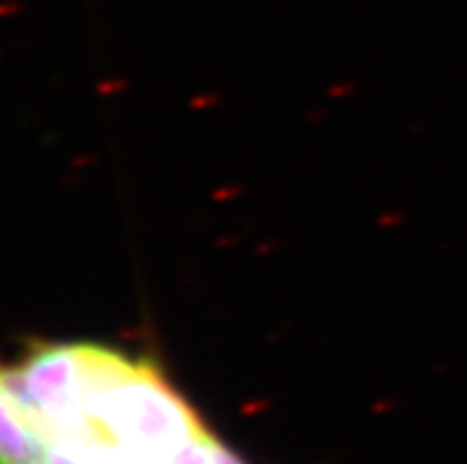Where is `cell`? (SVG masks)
<instances>
[{
    "label": "cell",
    "mask_w": 467,
    "mask_h": 464,
    "mask_svg": "<svg viewBox=\"0 0 467 464\" xmlns=\"http://www.w3.org/2000/svg\"><path fill=\"white\" fill-rule=\"evenodd\" d=\"M7 379L47 464H243L145 356L43 344Z\"/></svg>",
    "instance_id": "obj_1"
},
{
    "label": "cell",
    "mask_w": 467,
    "mask_h": 464,
    "mask_svg": "<svg viewBox=\"0 0 467 464\" xmlns=\"http://www.w3.org/2000/svg\"><path fill=\"white\" fill-rule=\"evenodd\" d=\"M0 464H47L29 415L0 372Z\"/></svg>",
    "instance_id": "obj_2"
}]
</instances>
